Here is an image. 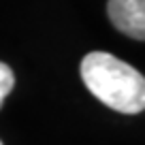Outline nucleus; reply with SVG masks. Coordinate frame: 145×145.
<instances>
[{
  "label": "nucleus",
  "mask_w": 145,
  "mask_h": 145,
  "mask_svg": "<svg viewBox=\"0 0 145 145\" xmlns=\"http://www.w3.org/2000/svg\"><path fill=\"white\" fill-rule=\"evenodd\" d=\"M107 15L120 32L130 39H145V0H109Z\"/></svg>",
  "instance_id": "obj_2"
},
{
  "label": "nucleus",
  "mask_w": 145,
  "mask_h": 145,
  "mask_svg": "<svg viewBox=\"0 0 145 145\" xmlns=\"http://www.w3.org/2000/svg\"><path fill=\"white\" fill-rule=\"evenodd\" d=\"M0 145H2V141H0Z\"/></svg>",
  "instance_id": "obj_4"
},
{
  "label": "nucleus",
  "mask_w": 145,
  "mask_h": 145,
  "mask_svg": "<svg viewBox=\"0 0 145 145\" xmlns=\"http://www.w3.org/2000/svg\"><path fill=\"white\" fill-rule=\"evenodd\" d=\"M81 79L88 90L113 111L132 115L145 109L143 75L107 51H92L81 60Z\"/></svg>",
  "instance_id": "obj_1"
},
{
  "label": "nucleus",
  "mask_w": 145,
  "mask_h": 145,
  "mask_svg": "<svg viewBox=\"0 0 145 145\" xmlns=\"http://www.w3.org/2000/svg\"><path fill=\"white\" fill-rule=\"evenodd\" d=\"M13 86H15V75H13V68H11L9 64L0 62V109H2V105H5V98L11 94Z\"/></svg>",
  "instance_id": "obj_3"
}]
</instances>
